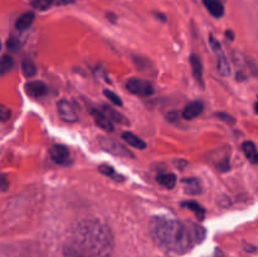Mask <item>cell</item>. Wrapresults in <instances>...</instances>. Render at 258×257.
<instances>
[{
    "mask_svg": "<svg viewBox=\"0 0 258 257\" xmlns=\"http://www.w3.org/2000/svg\"><path fill=\"white\" fill-rule=\"evenodd\" d=\"M149 229L157 246L178 255L190 251L205 239V229L201 226L188 221L182 222L171 217H154Z\"/></svg>",
    "mask_w": 258,
    "mask_h": 257,
    "instance_id": "obj_1",
    "label": "cell"
},
{
    "mask_svg": "<svg viewBox=\"0 0 258 257\" xmlns=\"http://www.w3.org/2000/svg\"><path fill=\"white\" fill-rule=\"evenodd\" d=\"M67 241L92 257H111L115 248L110 227L100 220L78 222L72 228Z\"/></svg>",
    "mask_w": 258,
    "mask_h": 257,
    "instance_id": "obj_2",
    "label": "cell"
},
{
    "mask_svg": "<svg viewBox=\"0 0 258 257\" xmlns=\"http://www.w3.org/2000/svg\"><path fill=\"white\" fill-rule=\"evenodd\" d=\"M126 90L132 95L140 97H148L154 94V87L149 81L140 79H130L126 82Z\"/></svg>",
    "mask_w": 258,
    "mask_h": 257,
    "instance_id": "obj_3",
    "label": "cell"
},
{
    "mask_svg": "<svg viewBox=\"0 0 258 257\" xmlns=\"http://www.w3.org/2000/svg\"><path fill=\"white\" fill-rule=\"evenodd\" d=\"M100 145L107 153L116 155V157H123V158H134V154L119 141L113 140L110 138H101Z\"/></svg>",
    "mask_w": 258,
    "mask_h": 257,
    "instance_id": "obj_4",
    "label": "cell"
},
{
    "mask_svg": "<svg viewBox=\"0 0 258 257\" xmlns=\"http://www.w3.org/2000/svg\"><path fill=\"white\" fill-rule=\"evenodd\" d=\"M57 110L60 113L61 119L66 123L73 124L78 121V113L76 111L75 105L68 100H60L57 104Z\"/></svg>",
    "mask_w": 258,
    "mask_h": 257,
    "instance_id": "obj_5",
    "label": "cell"
},
{
    "mask_svg": "<svg viewBox=\"0 0 258 257\" xmlns=\"http://www.w3.org/2000/svg\"><path fill=\"white\" fill-rule=\"evenodd\" d=\"M49 155L54 163L58 165H69L71 164V151L66 145H53L50 147Z\"/></svg>",
    "mask_w": 258,
    "mask_h": 257,
    "instance_id": "obj_6",
    "label": "cell"
},
{
    "mask_svg": "<svg viewBox=\"0 0 258 257\" xmlns=\"http://www.w3.org/2000/svg\"><path fill=\"white\" fill-rule=\"evenodd\" d=\"M25 92L30 97H43L48 92V86L42 81H31L25 85Z\"/></svg>",
    "mask_w": 258,
    "mask_h": 257,
    "instance_id": "obj_7",
    "label": "cell"
},
{
    "mask_svg": "<svg viewBox=\"0 0 258 257\" xmlns=\"http://www.w3.org/2000/svg\"><path fill=\"white\" fill-rule=\"evenodd\" d=\"M203 109H204V105L201 101H193L184 107L182 116L185 120H193L203 112Z\"/></svg>",
    "mask_w": 258,
    "mask_h": 257,
    "instance_id": "obj_8",
    "label": "cell"
},
{
    "mask_svg": "<svg viewBox=\"0 0 258 257\" xmlns=\"http://www.w3.org/2000/svg\"><path fill=\"white\" fill-rule=\"evenodd\" d=\"M91 113H92V116H93L96 125L100 126L102 130H105V131H107V132L113 131V128H113L112 121H110V120L107 119V116L104 112H102V111H100L98 109H92Z\"/></svg>",
    "mask_w": 258,
    "mask_h": 257,
    "instance_id": "obj_9",
    "label": "cell"
},
{
    "mask_svg": "<svg viewBox=\"0 0 258 257\" xmlns=\"http://www.w3.org/2000/svg\"><path fill=\"white\" fill-rule=\"evenodd\" d=\"M184 192L189 195H198L201 193V184L198 178H184L182 180Z\"/></svg>",
    "mask_w": 258,
    "mask_h": 257,
    "instance_id": "obj_10",
    "label": "cell"
},
{
    "mask_svg": "<svg viewBox=\"0 0 258 257\" xmlns=\"http://www.w3.org/2000/svg\"><path fill=\"white\" fill-rule=\"evenodd\" d=\"M190 66L193 68V76H194L195 81L203 87L204 86V82H203V64H201L199 56L194 53L190 54Z\"/></svg>",
    "mask_w": 258,
    "mask_h": 257,
    "instance_id": "obj_11",
    "label": "cell"
},
{
    "mask_svg": "<svg viewBox=\"0 0 258 257\" xmlns=\"http://www.w3.org/2000/svg\"><path fill=\"white\" fill-rule=\"evenodd\" d=\"M102 112L107 116V119L110 121H115L117 124H121V125H129V120L123 116L122 113H120L119 111H116L115 109H112L111 106H107V105H102Z\"/></svg>",
    "mask_w": 258,
    "mask_h": 257,
    "instance_id": "obj_12",
    "label": "cell"
},
{
    "mask_svg": "<svg viewBox=\"0 0 258 257\" xmlns=\"http://www.w3.org/2000/svg\"><path fill=\"white\" fill-rule=\"evenodd\" d=\"M203 4H204L208 12L211 13L213 16H215V18L223 16L224 6L219 0H203Z\"/></svg>",
    "mask_w": 258,
    "mask_h": 257,
    "instance_id": "obj_13",
    "label": "cell"
},
{
    "mask_svg": "<svg viewBox=\"0 0 258 257\" xmlns=\"http://www.w3.org/2000/svg\"><path fill=\"white\" fill-rule=\"evenodd\" d=\"M34 18H35L34 13H31V12L24 13V14H22V16L16 19L15 28L20 32L27 31V29H28L31 24H33Z\"/></svg>",
    "mask_w": 258,
    "mask_h": 257,
    "instance_id": "obj_14",
    "label": "cell"
},
{
    "mask_svg": "<svg viewBox=\"0 0 258 257\" xmlns=\"http://www.w3.org/2000/svg\"><path fill=\"white\" fill-rule=\"evenodd\" d=\"M242 150L244 153L245 158L251 161L252 164H258V151L256 145L252 141H244L242 145Z\"/></svg>",
    "mask_w": 258,
    "mask_h": 257,
    "instance_id": "obj_15",
    "label": "cell"
},
{
    "mask_svg": "<svg viewBox=\"0 0 258 257\" xmlns=\"http://www.w3.org/2000/svg\"><path fill=\"white\" fill-rule=\"evenodd\" d=\"M122 139L125 143L130 145L132 147H136V149H140V150H144L146 147V143H145L142 139H140L138 136H136L135 134H132L130 131H126L122 134Z\"/></svg>",
    "mask_w": 258,
    "mask_h": 257,
    "instance_id": "obj_16",
    "label": "cell"
},
{
    "mask_svg": "<svg viewBox=\"0 0 258 257\" xmlns=\"http://www.w3.org/2000/svg\"><path fill=\"white\" fill-rule=\"evenodd\" d=\"M156 180L159 184H161L163 187H165V188H167V189H173L176 185V182H178L176 176L175 174H173V173L160 174V176H157Z\"/></svg>",
    "mask_w": 258,
    "mask_h": 257,
    "instance_id": "obj_17",
    "label": "cell"
},
{
    "mask_svg": "<svg viewBox=\"0 0 258 257\" xmlns=\"http://www.w3.org/2000/svg\"><path fill=\"white\" fill-rule=\"evenodd\" d=\"M63 257H92L90 255L82 252L81 250L73 246L71 242L66 241L64 246H63Z\"/></svg>",
    "mask_w": 258,
    "mask_h": 257,
    "instance_id": "obj_18",
    "label": "cell"
},
{
    "mask_svg": "<svg viewBox=\"0 0 258 257\" xmlns=\"http://www.w3.org/2000/svg\"><path fill=\"white\" fill-rule=\"evenodd\" d=\"M22 71L25 77H34L38 72V68L30 58H24L22 62Z\"/></svg>",
    "mask_w": 258,
    "mask_h": 257,
    "instance_id": "obj_19",
    "label": "cell"
},
{
    "mask_svg": "<svg viewBox=\"0 0 258 257\" xmlns=\"http://www.w3.org/2000/svg\"><path fill=\"white\" fill-rule=\"evenodd\" d=\"M218 72L220 73L222 76H229L230 73V66H229V62H228V60L226 58V56H224L222 52H219L218 53Z\"/></svg>",
    "mask_w": 258,
    "mask_h": 257,
    "instance_id": "obj_20",
    "label": "cell"
},
{
    "mask_svg": "<svg viewBox=\"0 0 258 257\" xmlns=\"http://www.w3.org/2000/svg\"><path fill=\"white\" fill-rule=\"evenodd\" d=\"M182 207H186L189 208L190 210H193L195 214H197V217H198L199 220H204L205 217V209L203 207H201L200 204L197 203V202H184V203H182Z\"/></svg>",
    "mask_w": 258,
    "mask_h": 257,
    "instance_id": "obj_21",
    "label": "cell"
},
{
    "mask_svg": "<svg viewBox=\"0 0 258 257\" xmlns=\"http://www.w3.org/2000/svg\"><path fill=\"white\" fill-rule=\"evenodd\" d=\"M13 66H14V61L12 57L3 56L0 58V76L5 75L9 71H12Z\"/></svg>",
    "mask_w": 258,
    "mask_h": 257,
    "instance_id": "obj_22",
    "label": "cell"
},
{
    "mask_svg": "<svg viewBox=\"0 0 258 257\" xmlns=\"http://www.w3.org/2000/svg\"><path fill=\"white\" fill-rule=\"evenodd\" d=\"M98 170H100L104 176H107L110 177V178H113L115 180H122V177L119 176V174H116V172H115V169H113L112 166L110 165H106V164H102V165L98 166Z\"/></svg>",
    "mask_w": 258,
    "mask_h": 257,
    "instance_id": "obj_23",
    "label": "cell"
},
{
    "mask_svg": "<svg viewBox=\"0 0 258 257\" xmlns=\"http://www.w3.org/2000/svg\"><path fill=\"white\" fill-rule=\"evenodd\" d=\"M53 3L54 0H33L31 6L38 10H47L48 8L52 6V4Z\"/></svg>",
    "mask_w": 258,
    "mask_h": 257,
    "instance_id": "obj_24",
    "label": "cell"
},
{
    "mask_svg": "<svg viewBox=\"0 0 258 257\" xmlns=\"http://www.w3.org/2000/svg\"><path fill=\"white\" fill-rule=\"evenodd\" d=\"M104 94H105V96H106V97L108 98L111 102H112V104L117 105V106H122V101H121V98L119 97V95H116L115 92L110 91V90H105Z\"/></svg>",
    "mask_w": 258,
    "mask_h": 257,
    "instance_id": "obj_25",
    "label": "cell"
},
{
    "mask_svg": "<svg viewBox=\"0 0 258 257\" xmlns=\"http://www.w3.org/2000/svg\"><path fill=\"white\" fill-rule=\"evenodd\" d=\"M10 115H12V111L8 107L0 105V121H6L10 117Z\"/></svg>",
    "mask_w": 258,
    "mask_h": 257,
    "instance_id": "obj_26",
    "label": "cell"
},
{
    "mask_svg": "<svg viewBox=\"0 0 258 257\" xmlns=\"http://www.w3.org/2000/svg\"><path fill=\"white\" fill-rule=\"evenodd\" d=\"M215 116L219 117L220 120H223V121H226L227 124H236V120H234V117L229 116L228 113H224V112H218L215 113Z\"/></svg>",
    "mask_w": 258,
    "mask_h": 257,
    "instance_id": "obj_27",
    "label": "cell"
},
{
    "mask_svg": "<svg viewBox=\"0 0 258 257\" xmlns=\"http://www.w3.org/2000/svg\"><path fill=\"white\" fill-rule=\"evenodd\" d=\"M209 43H211V47L213 48L214 52H217V53L222 52V50H220V43L217 41V39H215V38L213 37V35H211V37H209Z\"/></svg>",
    "mask_w": 258,
    "mask_h": 257,
    "instance_id": "obj_28",
    "label": "cell"
},
{
    "mask_svg": "<svg viewBox=\"0 0 258 257\" xmlns=\"http://www.w3.org/2000/svg\"><path fill=\"white\" fill-rule=\"evenodd\" d=\"M8 188H9V182H8L6 177L0 176V189H1V191H6Z\"/></svg>",
    "mask_w": 258,
    "mask_h": 257,
    "instance_id": "obj_29",
    "label": "cell"
},
{
    "mask_svg": "<svg viewBox=\"0 0 258 257\" xmlns=\"http://www.w3.org/2000/svg\"><path fill=\"white\" fill-rule=\"evenodd\" d=\"M8 48H9L10 50H16L18 49V46H19V43H18V41H16L15 38H10L9 41H8Z\"/></svg>",
    "mask_w": 258,
    "mask_h": 257,
    "instance_id": "obj_30",
    "label": "cell"
},
{
    "mask_svg": "<svg viewBox=\"0 0 258 257\" xmlns=\"http://www.w3.org/2000/svg\"><path fill=\"white\" fill-rule=\"evenodd\" d=\"M212 257H226V256H224V254L222 251H220L219 248H217V250L214 251L213 256H212Z\"/></svg>",
    "mask_w": 258,
    "mask_h": 257,
    "instance_id": "obj_31",
    "label": "cell"
},
{
    "mask_svg": "<svg viewBox=\"0 0 258 257\" xmlns=\"http://www.w3.org/2000/svg\"><path fill=\"white\" fill-rule=\"evenodd\" d=\"M226 37L229 39V41H233L234 39V35H233V33L230 31H227L226 32Z\"/></svg>",
    "mask_w": 258,
    "mask_h": 257,
    "instance_id": "obj_32",
    "label": "cell"
},
{
    "mask_svg": "<svg viewBox=\"0 0 258 257\" xmlns=\"http://www.w3.org/2000/svg\"><path fill=\"white\" fill-rule=\"evenodd\" d=\"M67 3H73V0H60L58 4H67Z\"/></svg>",
    "mask_w": 258,
    "mask_h": 257,
    "instance_id": "obj_33",
    "label": "cell"
},
{
    "mask_svg": "<svg viewBox=\"0 0 258 257\" xmlns=\"http://www.w3.org/2000/svg\"><path fill=\"white\" fill-rule=\"evenodd\" d=\"M255 111H256V113H258V100H257V102L255 104Z\"/></svg>",
    "mask_w": 258,
    "mask_h": 257,
    "instance_id": "obj_34",
    "label": "cell"
},
{
    "mask_svg": "<svg viewBox=\"0 0 258 257\" xmlns=\"http://www.w3.org/2000/svg\"><path fill=\"white\" fill-rule=\"evenodd\" d=\"M0 49H1V42H0Z\"/></svg>",
    "mask_w": 258,
    "mask_h": 257,
    "instance_id": "obj_35",
    "label": "cell"
}]
</instances>
